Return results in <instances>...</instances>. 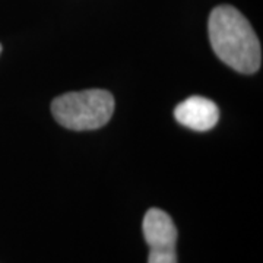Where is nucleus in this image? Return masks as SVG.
<instances>
[{
  "instance_id": "1",
  "label": "nucleus",
  "mask_w": 263,
  "mask_h": 263,
  "mask_svg": "<svg viewBox=\"0 0 263 263\" xmlns=\"http://www.w3.org/2000/svg\"><path fill=\"white\" fill-rule=\"evenodd\" d=\"M209 41L218 59L240 73H256L262 65L260 41L238 9L221 5L209 15Z\"/></svg>"
},
{
  "instance_id": "5",
  "label": "nucleus",
  "mask_w": 263,
  "mask_h": 263,
  "mask_svg": "<svg viewBox=\"0 0 263 263\" xmlns=\"http://www.w3.org/2000/svg\"><path fill=\"white\" fill-rule=\"evenodd\" d=\"M148 263H177L176 249H149Z\"/></svg>"
},
{
  "instance_id": "3",
  "label": "nucleus",
  "mask_w": 263,
  "mask_h": 263,
  "mask_svg": "<svg viewBox=\"0 0 263 263\" xmlns=\"http://www.w3.org/2000/svg\"><path fill=\"white\" fill-rule=\"evenodd\" d=\"M176 120L195 132L211 130L219 119L216 104L205 97H190L180 103L174 110Z\"/></svg>"
},
{
  "instance_id": "2",
  "label": "nucleus",
  "mask_w": 263,
  "mask_h": 263,
  "mask_svg": "<svg viewBox=\"0 0 263 263\" xmlns=\"http://www.w3.org/2000/svg\"><path fill=\"white\" fill-rule=\"evenodd\" d=\"M51 113L66 129L95 130L110 122L114 113V97L105 89L67 92L53 100Z\"/></svg>"
},
{
  "instance_id": "4",
  "label": "nucleus",
  "mask_w": 263,
  "mask_h": 263,
  "mask_svg": "<svg viewBox=\"0 0 263 263\" xmlns=\"http://www.w3.org/2000/svg\"><path fill=\"white\" fill-rule=\"evenodd\" d=\"M142 230L149 249H176L177 228L167 212L158 208L149 209L145 214Z\"/></svg>"
},
{
  "instance_id": "6",
  "label": "nucleus",
  "mask_w": 263,
  "mask_h": 263,
  "mask_svg": "<svg viewBox=\"0 0 263 263\" xmlns=\"http://www.w3.org/2000/svg\"><path fill=\"white\" fill-rule=\"evenodd\" d=\"M0 54H2V44H0Z\"/></svg>"
}]
</instances>
